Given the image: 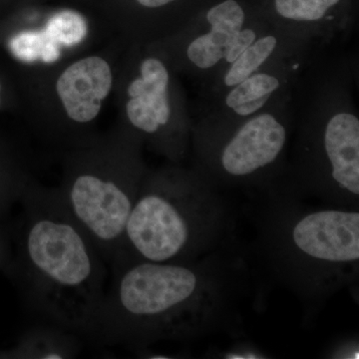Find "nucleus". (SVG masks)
<instances>
[{
    "label": "nucleus",
    "instance_id": "obj_1",
    "mask_svg": "<svg viewBox=\"0 0 359 359\" xmlns=\"http://www.w3.org/2000/svg\"><path fill=\"white\" fill-rule=\"evenodd\" d=\"M111 268L91 339L137 351L202 339L238 323L245 266L229 244L189 263L130 261Z\"/></svg>",
    "mask_w": 359,
    "mask_h": 359
},
{
    "label": "nucleus",
    "instance_id": "obj_2",
    "mask_svg": "<svg viewBox=\"0 0 359 359\" xmlns=\"http://www.w3.org/2000/svg\"><path fill=\"white\" fill-rule=\"evenodd\" d=\"M4 271L52 325L88 337L105 297L106 261L58 190L27 186Z\"/></svg>",
    "mask_w": 359,
    "mask_h": 359
},
{
    "label": "nucleus",
    "instance_id": "obj_3",
    "mask_svg": "<svg viewBox=\"0 0 359 359\" xmlns=\"http://www.w3.org/2000/svg\"><path fill=\"white\" fill-rule=\"evenodd\" d=\"M358 58L339 48L309 65L294 94L292 158L282 179L302 197L359 211Z\"/></svg>",
    "mask_w": 359,
    "mask_h": 359
},
{
    "label": "nucleus",
    "instance_id": "obj_4",
    "mask_svg": "<svg viewBox=\"0 0 359 359\" xmlns=\"http://www.w3.org/2000/svg\"><path fill=\"white\" fill-rule=\"evenodd\" d=\"M259 254L313 311L359 276V211L308 207L283 182L264 191Z\"/></svg>",
    "mask_w": 359,
    "mask_h": 359
},
{
    "label": "nucleus",
    "instance_id": "obj_5",
    "mask_svg": "<svg viewBox=\"0 0 359 359\" xmlns=\"http://www.w3.org/2000/svg\"><path fill=\"white\" fill-rule=\"evenodd\" d=\"M219 190L194 168L147 172L110 266L189 263L230 244L233 221Z\"/></svg>",
    "mask_w": 359,
    "mask_h": 359
},
{
    "label": "nucleus",
    "instance_id": "obj_6",
    "mask_svg": "<svg viewBox=\"0 0 359 359\" xmlns=\"http://www.w3.org/2000/svg\"><path fill=\"white\" fill-rule=\"evenodd\" d=\"M294 125V100L244 119L193 123V168L219 189L264 192L285 176Z\"/></svg>",
    "mask_w": 359,
    "mask_h": 359
},
{
    "label": "nucleus",
    "instance_id": "obj_7",
    "mask_svg": "<svg viewBox=\"0 0 359 359\" xmlns=\"http://www.w3.org/2000/svg\"><path fill=\"white\" fill-rule=\"evenodd\" d=\"M146 173L138 141L128 139L80 155L58 190L71 216L107 264H112L119 252Z\"/></svg>",
    "mask_w": 359,
    "mask_h": 359
},
{
    "label": "nucleus",
    "instance_id": "obj_8",
    "mask_svg": "<svg viewBox=\"0 0 359 359\" xmlns=\"http://www.w3.org/2000/svg\"><path fill=\"white\" fill-rule=\"evenodd\" d=\"M271 27L263 11L254 13L242 0H216L162 45L173 65L201 87Z\"/></svg>",
    "mask_w": 359,
    "mask_h": 359
},
{
    "label": "nucleus",
    "instance_id": "obj_9",
    "mask_svg": "<svg viewBox=\"0 0 359 359\" xmlns=\"http://www.w3.org/2000/svg\"><path fill=\"white\" fill-rule=\"evenodd\" d=\"M127 93L131 126L160 154L175 163L183 160L192 141L193 122L182 99L174 97L169 65L160 56H145Z\"/></svg>",
    "mask_w": 359,
    "mask_h": 359
},
{
    "label": "nucleus",
    "instance_id": "obj_10",
    "mask_svg": "<svg viewBox=\"0 0 359 359\" xmlns=\"http://www.w3.org/2000/svg\"><path fill=\"white\" fill-rule=\"evenodd\" d=\"M325 51H311L276 61L221 95L200 100L197 121L223 123L244 119L294 100L309 65Z\"/></svg>",
    "mask_w": 359,
    "mask_h": 359
},
{
    "label": "nucleus",
    "instance_id": "obj_11",
    "mask_svg": "<svg viewBox=\"0 0 359 359\" xmlns=\"http://www.w3.org/2000/svg\"><path fill=\"white\" fill-rule=\"evenodd\" d=\"M344 0H273L264 13L273 25L294 33L321 49L339 48L351 34Z\"/></svg>",
    "mask_w": 359,
    "mask_h": 359
},
{
    "label": "nucleus",
    "instance_id": "obj_12",
    "mask_svg": "<svg viewBox=\"0 0 359 359\" xmlns=\"http://www.w3.org/2000/svg\"><path fill=\"white\" fill-rule=\"evenodd\" d=\"M311 51H327L275 25L257 37L231 65L199 87L200 100L221 95L276 61Z\"/></svg>",
    "mask_w": 359,
    "mask_h": 359
},
{
    "label": "nucleus",
    "instance_id": "obj_13",
    "mask_svg": "<svg viewBox=\"0 0 359 359\" xmlns=\"http://www.w3.org/2000/svg\"><path fill=\"white\" fill-rule=\"evenodd\" d=\"M113 85L110 65L103 58L80 59L58 78L56 90L63 108L72 121H93Z\"/></svg>",
    "mask_w": 359,
    "mask_h": 359
},
{
    "label": "nucleus",
    "instance_id": "obj_14",
    "mask_svg": "<svg viewBox=\"0 0 359 359\" xmlns=\"http://www.w3.org/2000/svg\"><path fill=\"white\" fill-rule=\"evenodd\" d=\"M80 349L77 334L51 323L28 328L13 346L0 349V358L69 359Z\"/></svg>",
    "mask_w": 359,
    "mask_h": 359
},
{
    "label": "nucleus",
    "instance_id": "obj_15",
    "mask_svg": "<svg viewBox=\"0 0 359 359\" xmlns=\"http://www.w3.org/2000/svg\"><path fill=\"white\" fill-rule=\"evenodd\" d=\"M14 56L25 62H55L60 56V45L45 32H25L15 35L9 42Z\"/></svg>",
    "mask_w": 359,
    "mask_h": 359
},
{
    "label": "nucleus",
    "instance_id": "obj_16",
    "mask_svg": "<svg viewBox=\"0 0 359 359\" xmlns=\"http://www.w3.org/2000/svg\"><path fill=\"white\" fill-rule=\"evenodd\" d=\"M44 32L60 46H74L86 36V21L75 11H63L52 16Z\"/></svg>",
    "mask_w": 359,
    "mask_h": 359
},
{
    "label": "nucleus",
    "instance_id": "obj_17",
    "mask_svg": "<svg viewBox=\"0 0 359 359\" xmlns=\"http://www.w3.org/2000/svg\"><path fill=\"white\" fill-rule=\"evenodd\" d=\"M26 185L20 177L0 175V219H6L15 204H20Z\"/></svg>",
    "mask_w": 359,
    "mask_h": 359
},
{
    "label": "nucleus",
    "instance_id": "obj_18",
    "mask_svg": "<svg viewBox=\"0 0 359 359\" xmlns=\"http://www.w3.org/2000/svg\"><path fill=\"white\" fill-rule=\"evenodd\" d=\"M6 219H0V269L6 268L13 255V228L6 224Z\"/></svg>",
    "mask_w": 359,
    "mask_h": 359
},
{
    "label": "nucleus",
    "instance_id": "obj_19",
    "mask_svg": "<svg viewBox=\"0 0 359 359\" xmlns=\"http://www.w3.org/2000/svg\"><path fill=\"white\" fill-rule=\"evenodd\" d=\"M221 358L228 359H262L266 358L268 356L262 353L257 347L241 344V346L231 347L228 351H224Z\"/></svg>",
    "mask_w": 359,
    "mask_h": 359
},
{
    "label": "nucleus",
    "instance_id": "obj_20",
    "mask_svg": "<svg viewBox=\"0 0 359 359\" xmlns=\"http://www.w3.org/2000/svg\"><path fill=\"white\" fill-rule=\"evenodd\" d=\"M330 358L358 359V339H347L340 342L337 346L332 347V351L330 353Z\"/></svg>",
    "mask_w": 359,
    "mask_h": 359
},
{
    "label": "nucleus",
    "instance_id": "obj_21",
    "mask_svg": "<svg viewBox=\"0 0 359 359\" xmlns=\"http://www.w3.org/2000/svg\"><path fill=\"white\" fill-rule=\"evenodd\" d=\"M139 6L143 8L151 9V11H156V9H162L165 7L171 6V4H176V2L182 1V0H135Z\"/></svg>",
    "mask_w": 359,
    "mask_h": 359
}]
</instances>
